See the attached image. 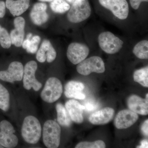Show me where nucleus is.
<instances>
[{"mask_svg":"<svg viewBox=\"0 0 148 148\" xmlns=\"http://www.w3.org/2000/svg\"><path fill=\"white\" fill-rule=\"evenodd\" d=\"M41 126L38 120L33 116L25 118L21 127V135L27 143L36 144L41 136Z\"/></svg>","mask_w":148,"mask_h":148,"instance_id":"1","label":"nucleus"},{"mask_svg":"<svg viewBox=\"0 0 148 148\" xmlns=\"http://www.w3.org/2000/svg\"><path fill=\"white\" fill-rule=\"evenodd\" d=\"M61 128L54 121L49 120L45 123L43 129V142L48 148H58L61 140Z\"/></svg>","mask_w":148,"mask_h":148,"instance_id":"2","label":"nucleus"},{"mask_svg":"<svg viewBox=\"0 0 148 148\" xmlns=\"http://www.w3.org/2000/svg\"><path fill=\"white\" fill-rule=\"evenodd\" d=\"M91 12V8L88 0H77L70 8L67 18L72 23H80L87 19L90 16Z\"/></svg>","mask_w":148,"mask_h":148,"instance_id":"3","label":"nucleus"},{"mask_svg":"<svg viewBox=\"0 0 148 148\" xmlns=\"http://www.w3.org/2000/svg\"><path fill=\"white\" fill-rule=\"evenodd\" d=\"M63 86L60 80L54 77L49 78L45 83L41 93L42 99L47 103H53L61 97Z\"/></svg>","mask_w":148,"mask_h":148,"instance_id":"4","label":"nucleus"},{"mask_svg":"<svg viewBox=\"0 0 148 148\" xmlns=\"http://www.w3.org/2000/svg\"><path fill=\"white\" fill-rule=\"evenodd\" d=\"M98 43L101 49L108 54L117 53L123 47V42L110 32H103L99 35Z\"/></svg>","mask_w":148,"mask_h":148,"instance_id":"5","label":"nucleus"},{"mask_svg":"<svg viewBox=\"0 0 148 148\" xmlns=\"http://www.w3.org/2000/svg\"><path fill=\"white\" fill-rule=\"evenodd\" d=\"M105 66L103 59L99 56L90 57L78 64L77 71L83 75H88L92 73H102L105 71Z\"/></svg>","mask_w":148,"mask_h":148,"instance_id":"6","label":"nucleus"},{"mask_svg":"<svg viewBox=\"0 0 148 148\" xmlns=\"http://www.w3.org/2000/svg\"><path fill=\"white\" fill-rule=\"evenodd\" d=\"M13 125L5 120L0 121V145L4 148H12L17 146L18 139L14 135Z\"/></svg>","mask_w":148,"mask_h":148,"instance_id":"7","label":"nucleus"},{"mask_svg":"<svg viewBox=\"0 0 148 148\" xmlns=\"http://www.w3.org/2000/svg\"><path fill=\"white\" fill-rule=\"evenodd\" d=\"M38 69L36 62L31 61L26 64L24 67L23 77V86L26 90L33 88L36 91H38L42 87V83L38 81L35 76Z\"/></svg>","mask_w":148,"mask_h":148,"instance_id":"8","label":"nucleus"},{"mask_svg":"<svg viewBox=\"0 0 148 148\" xmlns=\"http://www.w3.org/2000/svg\"><path fill=\"white\" fill-rule=\"evenodd\" d=\"M102 6L112 12L118 18L124 20L129 14V5L126 0H99Z\"/></svg>","mask_w":148,"mask_h":148,"instance_id":"9","label":"nucleus"},{"mask_svg":"<svg viewBox=\"0 0 148 148\" xmlns=\"http://www.w3.org/2000/svg\"><path fill=\"white\" fill-rule=\"evenodd\" d=\"M24 68L18 61H14L10 64L7 70L0 71V80L5 82L13 83L21 81L23 79Z\"/></svg>","mask_w":148,"mask_h":148,"instance_id":"10","label":"nucleus"},{"mask_svg":"<svg viewBox=\"0 0 148 148\" xmlns=\"http://www.w3.org/2000/svg\"><path fill=\"white\" fill-rule=\"evenodd\" d=\"M89 48L87 46L77 42L72 43L69 46L67 56L69 61L76 65L84 60L89 53Z\"/></svg>","mask_w":148,"mask_h":148,"instance_id":"11","label":"nucleus"},{"mask_svg":"<svg viewBox=\"0 0 148 148\" xmlns=\"http://www.w3.org/2000/svg\"><path fill=\"white\" fill-rule=\"evenodd\" d=\"M138 114L130 110H125L120 111L114 119V125L117 129H124L133 125L138 119Z\"/></svg>","mask_w":148,"mask_h":148,"instance_id":"12","label":"nucleus"},{"mask_svg":"<svg viewBox=\"0 0 148 148\" xmlns=\"http://www.w3.org/2000/svg\"><path fill=\"white\" fill-rule=\"evenodd\" d=\"M148 94L145 99L138 95H132L127 99V105L130 110L136 113L147 115L148 114Z\"/></svg>","mask_w":148,"mask_h":148,"instance_id":"13","label":"nucleus"},{"mask_svg":"<svg viewBox=\"0 0 148 148\" xmlns=\"http://www.w3.org/2000/svg\"><path fill=\"white\" fill-rule=\"evenodd\" d=\"M14 24L15 28L11 32L10 34L12 44L16 47H20L24 41L25 19L21 16H18L14 19Z\"/></svg>","mask_w":148,"mask_h":148,"instance_id":"14","label":"nucleus"},{"mask_svg":"<svg viewBox=\"0 0 148 148\" xmlns=\"http://www.w3.org/2000/svg\"><path fill=\"white\" fill-rule=\"evenodd\" d=\"M56 57V51L51 43L48 40H44L37 51V60L40 63H44L46 61L48 63H51Z\"/></svg>","mask_w":148,"mask_h":148,"instance_id":"15","label":"nucleus"},{"mask_svg":"<svg viewBox=\"0 0 148 148\" xmlns=\"http://www.w3.org/2000/svg\"><path fill=\"white\" fill-rule=\"evenodd\" d=\"M47 8L45 3H36L34 5L30 13V17L35 25L40 26L47 21L49 16L46 12Z\"/></svg>","mask_w":148,"mask_h":148,"instance_id":"16","label":"nucleus"},{"mask_svg":"<svg viewBox=\"0 0 148 148\" xmlns=\"http://www.w3.org/2000/svg\"><path fill=\"white\" fill-rule=\"evenodd\" d=\"M65 108L72 121L77 123H82L84 121L83 113L85 107L77 101L70 100L65 104Z\"/></svg>","mask_w":148,"mask_h":148,"instance_id":"17","label":"nucleus"},{"mask_svg":"<svg viewBox=\"0 0 148 148\" xmlns=\"http://www.w3.org/2000/svg\"><path fill=\"white\" fill-rule=\"evenodd\" d=\"M114 110L110 108H104L91 114L89 121L94 125H103L108 123L113 118Z\"/></svg>","mask_w":148,"mask_h":148,"instance_id":"18","label":"nucleus"},{"mask_svg":"<svg viewBox=\"0 0 148 148\" xmlns=\"http://www.w3.org/2000/svg\"><path fill=\"white\" fill-rule=\"evenodd\" d=\"M84 88L82 83L72 81L65 86L64 94L67 98L84 100L86 98L85 95L82 92Z\"/></svg>","mask_w":148,"mask_h":148,"instance_id":"19","label":"nucleus"},{"mask_svg":"<svg viewBox=\"0 0 148 148\" xmlns=\"http://www.w3.org/2000/svg\"><path fill=\"white\" fill-rule=\"evenodd\" d=\"M30 0H6V8L14 16L21 15L27 11L29 6Z\"/></svg>","mask_w":148,"mask_h":148,"instance_id":"20","label":"nucleus"},{"mask_svg":"<svg viewBox=\"0 0 148 148\" xmlns=\"http://www.w3.org/2000/svg\"><path fill=\"white\" fill-rule=\"evenodd\" d=\"M56 108L58 123L64 127H70L72 124V121L65 107L61 103H58L56 104Z\"/></svg>","mask_w":148,"mask_h":148,"instance_id":"21","label":"nucleus"},{"mask_svg":"<svg viewBox=\"0 0 148 148\" xmlns=\"http://www.w3.org/2000/svg\"><path fill=\"white\" fill-rule=\"evenodd\" d=\"M10 108V95L8 90L0 83V110L7 112Z\"/></svg>","mask_w":148,"mask_h":148,"instance_id":"22","label":"nucleus"},{"mask_svg":"<svg viewBox=\"0 0 148 148\" xmlns=\"http://www.w3.org/2000/svg\"><path fill=\"white\" fill-rule=\"evenodd\" d=\"M133 53L137 58L141 59L148 58V41L143 40L138 43L133 48Z\"/></svg>","mask_w":148,"mask_h":148,"instance_id":"23","label":"nucleus"},{"mask_svg":"<svg viewBox=\"0 0 148 148\" xmlns=\"http://www.w3.org/2000/svg\"><path fill=\"white\" fill-rule=\"evenodd\" d=\"M40 41V38L38 36H35L31 39H27L23 41L22 47L27 50L29 53H34L36 52L38 47Z\"/></svg>","mask_w":148,"mask_h":148,"instance_id":"24","label":"nucleus"},{"mask_svg":"<svg viewBox=\"0 0 148 148\" xmlns=\"http://www.w3.org/2000/svg\"><path fill=\"white\" fill-rule=\"evenodd\" d=\"M134 81L145 87H148V66L136 70L133 74Z\"/></svg>","mask_w":148,"mask_h":148,"instance_id":"25","label":"nucleus"},{"mask_svg":"<svg viewBox=\"0 0 148 148\" xmlns=\"http://www.w3.org/2000/svg\"><path fill=\"white\" fill-rule=\"evenodd\" d=\"M50 7L56 13H64L69 11L71 6L64 0H54L51 3Z\"/></svg>","mask_w":148,"mask_h":148,"instance_id":"26","label":"nucleus"},{"mask_svg":"<svg viewBox=\"0 0 148 148\" xmlns=\"http://www.w3.org/2000/svg\"><path fill=\"white\" fill-rule=\"evenodd\" d=\"M0 45L4 49H8L12 45L10 35L6 29L0 25Z\"/></svg>","mask_w":148,"mask_h":148,"instance_id":"27","label":"nucleus"},{"mask_svg":"<svg viewBox=\"0 0 148 148\" xmlns=\"http://www.w3.org/2000/svg\"><path fill=\"white\" fill-rule=\"evenodd\" d=\"M106 145L102 140H98L95 142H82L78 144L76 148H105Z\"/></svg>","mask_w":148,"mask_h":148,"instance_id":"28","label":"nucleus"},{"mask_svg":"<svg viewBox=\"0 0 148 148\" xmlns=\"http://www.w3.org/2000/svg\"><path fill=\"white\" fill-rule=\"evenodd\" d=\"M83 106L85 107L84 110L88 111V112H92V111L95 110L98 108H97L98 107L97 104L91 101L86 102Z\"/></svg>","mask_w":148,"mask_h":148,"instance_id":"29","label":"nucleus"},{"mask_svg":"<svg viewBox=\"0 0 148 148\" xmlns=\"http://www.w3.org/2000/svg\"><path fill=\"white\" fill-rule=\"evenodd\" d=\"M148 1V0H130V3L132 8L136 10L139 8L141 3Z\"/></svg>","mask_w":148,"mask_h":148,"instance_id":"30","label":"nucleus"},{"mask_svg":"<svg viewBox=\"0 0 148 148\" xmlns=\"http://www.w3.org/2000/svg\"><path fill=\"white\" fill-rule=\"evenodd\" d=\"M6 8L5 3L0 1V18H3L5 15Z\"/></svg>","mask_w":148,"mask_h":148,"instance_id":"31","label":"nucleus"},{"mask_svg":"<svg viewBox=\"0 0 148 148\" xmlns=\"http://www.w3.org/2000/svg\"><path fill=\"white\" fill-rule=\"evenodd\" d=\"M141 130L143 132V134L145 136H148V120H146L144 122V123L141 127Z\"/></svg>","mask_w":148,"mask_h":148,"instance_id":"32","label":"nucleus"},{"mask_svg":"<svg viewBox=\"0 0 148 148\" xmlns=\"http://www.w3.org/2000/svg\"><path fill=\"white\" fill-rule=\"evenodd\" d=\"M148 140H143L141 141V145L138 146L137 148H148Z\"/></svg>","mask_w":148,"mask_h":148,"instance_id":"33","label":"nucleus"},{"mask_svg":"<svg viewBox=\"0 0 148 148\" xmlns=\"http://www.w3.org/2000/svg\"><path fill=\"white\" fill-rule=\"evenodd\" d=\"M66 1H68V2L70 3H71L72 4H73L77 0H66Z\"/></svg>","mask_w":148,"mask_h":148,"instance_id":"34","label":"nucleus"},{"mask_svg":"<svg viewBox=\"0 0 148 148\" xmlns=\"http://www.w3.org/2000/svg\"><path fill=\"white\" fill-rule=\"evenodd\" d=\"M39 1L42 2H51V1H54V0H39Z\"/></svg>","mask_w":148,"mask_h":148,"instance_id":"35","label":"nucleus"},{"mask_svg":"<svg viewBox=\"0 0 148 148\" xmlns=\"http://www.w3.org/2000/svg\"><path fill=\"white\" fill-rule=\"evenodd\" d=\"M3 146H2L1 145H0V148H3Z\"/></svg>","mask_w":148,"mask_h":148,"instance_id":"36","label":"nucleus"}]
</instances>
